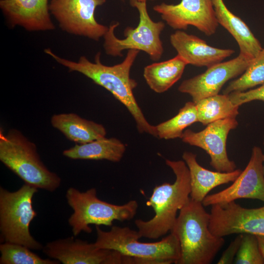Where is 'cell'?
Segmentation results:
<instances>
[{
  "label": "cell",
  "mask_w": 264,
  "mask_h": 264,
  "mask_svg": "<svg viewBox=\"0 0 264 264\" xmlns=\"http://www.w3.org/2000/svg\"><path fill=\"white\" fill-rule=\"evenodd\" d=\"M44 52L70 72L80 73L110 91L128 110L135 122L139 132L157 137L155 126L146 119L133 93L137 83L131 78L130 71L139 50H128L124 60L112 66L101 63L100 52L96 54L94 62L85 56H81L76 62L71 61L60 57L50 48L45 49Z\"/></svg>",
  "instance_id": "obj_1"
},
{
  "label": "cell",
  "mask_w": 264,
  "mask_h": 264,
  "mask_svg": "<svg viewBox=\"0 0 264 264\" xmlns=\"http://www.w3.org/2000/svg\"><path fill=\"white\" fill-rule=\"evenodd\" d=\"M165 163L172 170L176 179L173 183L165 182L154 188L146 204L153 208L154 216L148 220L137 219L134 221L140 238L157 239L171 232L177 212L190 198V176L185 162L166 159Z\"/></svg>",
  "instance_id": "obj_2"
},
{
  "label": "cell",
  "mask_w": 264,
  "mask_h": 264,
  "mask_svg": "<svg viewBox=\"0 0 264 264\" xmlns=\"http://www.w3.org/2000/svg\"><path fill=\"white\" fill-rule=\"evenodd\" d=\"M202 202L190 198L180 210L171 231L178 238L180 256L176 264H210L223 246V237L214 235L209 225L210 213Z\"/></svg>",
  "instance_id": "obj_3"
},
{
  "label": "cell",
  "mask_w": 264,
  "mask_h": 264,
  "mask_svg": "<svg viewBox=\"0 0 264 264\" xmlns=\"http://www.w3.org/2000/svg\"><path fill=\"white\" fill-rule=\"evenodd\" d=\"M96 231L95 245L128 256L127 264H176L180 258L179 242L172 232L159 242H143L137 230L129 227L111 226L106 231L96 225Z\"/></svg>",
  "instance_id": "obj_4"
},
{
  "label": "cell",
  "mask_w": 264,
  "mask_h": 264,
  "mask_svg": "<svg viewBox=\"0 0 264 264\" xmlns=\"http://www.w3.org/2000/svg\"><path fill=\"white\" fill-rule=\"evenodd\" d=\"M0 160L25 184L38 189L53 192L61 185L60 177L45 166L35 144L17 129L4 134L0 129Z\"/></svg>",
  "instance_id": "obj_5"
},
{
  "label": "cell",
  "mask_w": 264,
  "mask_h": 264,
  "mask_svg": "<svg viewBox=\"0 0 264 264\" xmlns=\"http://www.w3.org/2000/svg\"><path fill=\"white\" fill-rule=\"evenodd\" d=\"M66 197L73 211L68 222L74 237L82 232L90 233V224L111 226L114 220H131L135 216L138 206L135 200L122 205L103 201L98 198L95 188L81 192L74 187H69Z\"/></svg>",
  "instance_id": "obj_6"
},
{
  "label": "cell",
  "mask_w": 264,
  "mask_h": 264,
  "mask_svg": "<svg viewBox=\"0 0 264 264\" xmlns=\"http://www.w3.org/2000/svg\"><path fill=\"white\" fill-rule=\"evenodd\" d=\"M38 189L24 183L10 192L0 188V231L4 242L24 245L31 250L43 249V245L32 236L30 224L37 215L32 199Z\"/></svg>",
  "instance_id": "obj_7"
},
{
  "label": "cell",
  "mask_w": 264,
  "mask_h": 264,
  "mask_svg": "<svg viewBox=\"0 0 264 264\" xmlns=\"http://www.w3.org/2000/svg\"><path fill=\"white\" fill-rule=\"evenodd\" d=\"M130 3L138 12V24L135 28L127 27L124 31L125 38L120 39L114 34V30L119 23H112L103 37L105 52L113 57H122L123 50L135 49L145 52L153 61H158L164 52L160 34L165 28V23L152 20L147 10L146 1L130 0Z\"/></svg>",
  "instance_id": "obj_8"
},
{
  "label": "cell",
  "mask_w": 264,
  "mask_h": 264,
  "mask_svg": "<svg viewBox=\"0 0 264 264\" xmlns=\"http://www.w3.org/2000/svg\"><path fill=\"white\" fill-rule=\"evenodd\" d=\"M106 0H51L49 10L67 33L84 36L98 41L107 32L109 27L96 20V8Z\"/></svg>",
  "instance_id": "obj_9"
},
{
  "label": "cell",
  "mask_w": 264,
  "mask_h": 264,
  "mask_svg": "<svg viewBox=\"0 0 264 264\" xmlns=\"http://www.w3.org/2000/svg\"><path fill=\"white\" fill-rule=\"evenodd\" d=\"M209 227L220 237L240 234L264 236V206L245 208L235 201L212 205Z\"/></svg>",
  "instance_id": "obj_10"
},
{
  "label": "cell",
  "mask_w": 264,
  "mask_h": 264,
  "mask_svg": "<svg viewBox=\"0 0 264 264\" xmlns=\"http://www.w3.org/2000/svg\"><path fill=\"white\" fill-rule=\"evenodd\" d=\"M238 125L236 118L219 120L199 132L185 130L181 139L186 144L204 150L210 157V165L217 171L230 172L236 169V165L228 156L226 142L230 132Z\"/></svg>",
  "instance_id": "obj_11"
},
{
  "label": "cell",
  "mask_w": 264,
  "mask_h": 264,
  "mask_svg": "<svg viewBox=\"0 0 264 264\" xmlns=\"http://www.w3.org/2000/svg\"><path fill=\"white\" fill-rule=\"evenodd\" d=\"M154 11L175 30H186L190 25L206 36L214 34L218 22L212 0H181L176 4L163 2L154 5Z\"/></svg>",
  "instance_id": "obj_12"
},
{
  "label": "cell",
  "mask_w": 264,
  "mask_h": 264,
  "mask_svg": "<svg viewBox=\"0 0 264 264\" xmlns=\"http://www.w3.org/2000/svg\"><path fill=\"white\" fill-rule=\"evenodd\" d=\"M241 198L258 199L264 202V153L259 147L252 148L247 166L230 186L207 195L202 203L205 207Z\"/></svg>",
  "instance_id": "obj_13"
},
{
  "label": "cell",
  "mask_w": 264,
  "mask_h": 264,
  "mask_svg": "<svg viewBox=\"0 0 264 264\" xmlns=\"http://www.w3.org/2000/svg\"><path fill=\"white\" fill-rule=\"evenodd\" d=\"M252 59L240 53L233 59L214 65L203 73L184 80L178 90L191 96L195 103L217 95L227 81L245 71Z\"/></svg>",
  "instance_id": "obj_14"
},
{
  "label": "cell",
  "mask_w": 264,
  "mask_h": 264,
  "mask_svg": "<svg viewBox=\"0 0 264 264\" xmlns=\"http://www.w3.org/2000/svg\"><path fill=\"white\" fill-rule=\"evenodd\" d=\"M74 237L47 243L43 252L63 264H123V255L119 252L98 248Z\"/></svg>",
  "instance_id": "obj_15"
},
{
  "label": "cell",
  "mask_w": 264,
  "mask_h": 264,
  "mask_svg": "<svg viewBox=\"0 0 264 264\" xmlns=\"http://www.w3.org/2000/svg\"><path fill=\"white\" fill-rule=\"evenodd\" d=\"M0 8L12 28L20 26L29 31L55 28L50 17L48 0H0Z\"/></svg>",
  "instance_id": "obj_16"
},
{
  "label": "cell",
  "mask_w": 264,
  "mask_h": 264,
  "mask_svg": "<svg viewBox=\"0 0 264 264\" xmlns=\"http://www.w3.org/2000/svg\"><path fill=\"white\" fill-rule=\"evenodd\" d=\"M170 43L177 55L188 65L207 68L221 62L235 51L213 47L198 37L177 30L170 37Z\"/></svg>",
  "instance_id": "obj_17"
},
{
  "label": "cell",
  "mask_w": 264,
  "mask_h": 264,
  "mask_svg": "<svg viewBox=\"0 0 264 264\" xmlns=\"http://www.w3.org/2000/svg\"><path fill=\"white\" fill-rule=\"evenodd\" d=\"M182 157L190 173V198L197 202H202L208 194L217 186L233 182L242 172L240 169L230 172L209 170L200 165L197 155L190 152H184Z\"/></svg>",
  "instance_id": "obj_18"
},
{
  "label": "cell",
  "mask_w": 264,
  "mask_h": 264,
  "mask_svg": "<svg viewBox=\"0 0 264 264\" xmlns=\"http://www.w3.org/2000/svg\"><path fill=\"white\" fill-rule=\"evenodd\" d=\"M212 1L218 23L235 39L239 45L240 53L250 58L255 57L263 48L247 24L227 8L223 0Z\"/></svg>",
  "instance_id": "obj_19"
},
{
  "label": "cell",
  "mask_w": 264,
  "mask_h": 264,
  "mask_svg": "<svg viewBox=\"0 0 264 264\" xmlns=\"http://www.w3.org/2000/svg\"><path fill=\"white\" fill-rule=\"evenodd\" d=\"M51 124L68 139L84 144L106 137L107 132L100 124L81 117L74 113L53 115Z\"/></svg>",
  "instance_id": "obj_20"
},
{
  "label": "cell",
  "mask_w": 264,
  "mask_h": 264,
  "mask_svg": "<svg viewBox=\"0 0 264 264\" xmlns=\"http://www.w3.org/2000/svg\"><path fill=\"white\" fill-rule=\"evenodd\" d=\"M126 145L115 138L106 137L84 144H76L63 151V155L72 159L107 160L117 162L122 158Z\"/></svg>",
  "instance_id": "obj_21"
},
{
  "label": "cell",
  "mask_w": 264,
  "mask_h": 264,
  "mask_svg": "<svg viewBox=\"0 0 264 264\" xmlns=\"http://www.w3.org/2000/svg\"><path fill=\"white\" fill-rule=\"evenodd\" d=\"M186 61L177 55L163 62H155L146 66L143 76L150 88L158 93L168 90L181 77Z\"/></svg>",
  "instance_id": "obj_22"
},
{
  "label": "cell",
  "mask_w": 264,
  "mask_h": 264,
  "mask_svg": "<svg viewBox=\"0 0 264 264\" xmlns=\"http://www.w3.org/2000/svg\"><path fill=\"white\" fill-rule=\"evenodd\" d=\"M198 122L204 125L214 121L236 118L240 106L234 105L229 94H217L203 98L196 103Z\"/></svg>",
  "instance_id": "obj_23"
},
{
  "label": "cell",
  "mask_w": 264,
  "mask_h": 264,
  "mask_svg": "<svg viewBox=\"0 0 264 264\" xmlns=\"http://www.w3.org/2000/svg\"><path fill=\"white\" fill-rule=\"evenodd\" d=\"M198 122L196 104L186 102L178 113L172 118L155 126L157 137L166 140L181 137L184 130Z\"/></svg>",
  "instance_id": "obj_24"
},
{
  "label": "cell",
  "mask_w": 264,
  "mask_h": 264,
  "mask_svg": "<svg viewBox=\"0 0 264 264\" xmlns=\"http://www.w3.org/2000/svg\"><path fill=\"white\" fill-rule=\"evenodd\" d=\"M264 84V48L253 58L242 75L230 82L223 91L229 94L233 92L244 91Z\"/></svg>",
  "instance_id": "obj_25"
},
{
  "label": "cell",
  "mask_w": 264,
  "mask_h": 264,
  "mask_svg": "<svg viewBox=\"0 0 264 264\" xmlns=\"http://www.w3.org/2000/svg\"><path fill=\"white\" fill-rule=\"evenodd\" d=\"M0 264H59L56 260L43 259L29 248L20 244L4 242L0 245Z\"/></svg>",
  "instance_id": "obj_26"
},
{
  "label": "cell",
  "mask_w": 264,
  "mask_h": 264,
  "mask_svg": "<svg viewBox=\"0 0 264 264\" xmlns=\"http://www.w3.org/2000/svg\"><path fill=\"white\" fill-rule=\"evenodd\" d=\"M234 263L236 264H264V258L260 250L256 235L243 234L240 247Z\"/></svg>",
  "instance_id": "obj_27"
},
{
  "label": "cell",
  "mask_w": 264,
  "mask_h": 264,
  "mask_svg": "<svg viewBox=\"0 0 264 264\" xmlns=\"http://www.w3.org/2000/svg\"><path fill=\"white\" fill-rule=\"evenodd\" d=\"M229 96L232 103L238 106L256 100L264 102V84L256 88L231 92Z\"/></svg>",
  "instance_id": "obj_28"
},
{
  "label": "cell",
  "mask_w": 264,
  "mask_h": 264,
  "mask_svg": "<svg viewBox=\"0 0 264 264\" xmlns=\"http://www.w3.org/2000/svg\"><path fill=\"white\" fill-rule=\"evenodd\" d=\"M243 234H238L223 252L218 264H231L234 263L239 251L242 238Z\"/></svg>",
  "instance_id": "obj_29"
},
{
  "label": "cell",
  "mask_w": 264,
  "mask_h": 264,
  "mask_svg": "<svg viewBox=\"0 0 264 264\" xmlns=\"http://www.w3.org/2000/svg\"><path fill=\"white\" fill-rule=\"evenodd\" d=\"M256 237L260 250L264 258V236H256Z\"/></svg>",
  "instance_id": "obj_30"
},
{
  "label": "cell",
  "mask_w": 264,
  "mask_h": 264,
  "mask_svg": "<svg viewBox=\"0 0 264 264\" xmlns=\"http://www.w3.org/2000/svg\"><path fill=\"white\" fill-rule=\"evenodd\" d=\"M137 0L141 1H146L148 0Z\"/></svg>",
  "instance_id": "obj_31"
},
{
  "label": "cell",
  "mask_w": 264,
  "mask_h": 264,
  "mask_svg": "<svg viewBox=\"0 0 264 264\" xmlns=\"http://www.w3.org/2000/svg\"></svg>",
  "instance_id": "obj_32"
},
{
  "label": "cell",
  "mask_w": 264,
  "mask_h": 264,
  "mask_svg": "<svg viewBox=\"0 0 264 264\" xmlns=\"http://www.w3.org/2000/svg\"></svg>",
  "instance_id": "obj_33"
}]
</instances>
